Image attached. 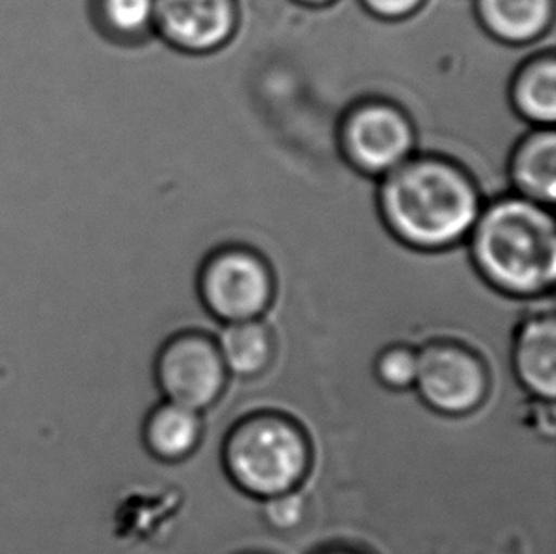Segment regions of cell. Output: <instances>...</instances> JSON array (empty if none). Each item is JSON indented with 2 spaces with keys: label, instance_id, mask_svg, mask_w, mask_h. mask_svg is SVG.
I'll return each instance as SVG.
<instances>
[{
  "label": "cell",
  "instance_id": "15",
  "mask_svg": "<svg viewBox=\"0 0 556 554\" xmlns=\"http://www.w3.org/2000/svg\"><path fill=\"white\" fill-rule=\"evenodd\" d=\"M99 29L116 42L134 45L154 30V0H96Z\"/></svg>",
  "mask_w": 556,
  "mask_h": 554
},
{
  "label": "cell",
  "instance_id": "5",
  "mask_svg": "<svg viewBox=\"0 0 556 554\" xmlns=\"http://www.w3.org/2000/svg\"><path fill=\"white\" fill-rule=\"evenodd\" d=\"M342 149L359 172L383 177L413 156L416 136L408 116L386 101H365L344 116Z\"/></svg>",
  "mask_w": 556,
  "mask_h": 554
},
{
  "label": "cell",
  "instance_id": "1",
  "mask_svg": "<svg viewBox=\"0 0 556 554\" xmlns=\"http://www.w3.org/2000/svg\"><path fill=\"white\" fill-rule=\"evenodd\" d=\"M378 203L391 234L421 251L467 240L482 211L481 192L469 173L441 156H410L383 175Z\"/></svg>",
  "mask_w": 556,
  "mask_h": 554
},
{
  "label": "cell",
  "instance_id": "14",
  "mask_svg": "<svg viewBox=\"0 0 556 554\" xmlns=\"http://www.w3.org/2000/svg\"><path fill=\"white\" fill-rule=\"evenodd\" d=\"M217 348L226 373L241 378L261 375L268 367L274 352L270 330L256 319L228 323L220 332Z\"/></svg>",
  "mask_w": 556,
  "mask_h": 554
},
{
  "label": "cell",
  "instance_id": "12",
  "mask_svg": "<svg viewBox=\"0 0 556 554\" xmlns=\"http://www.w3.org/2000/svg\"><path fill=\"white\" fill-rule=\"evenodd\" d=\"M200 433L202 421L198 413L172 401L154 406L143 424L147 452L162 462H179L187 457L200 441Z\"/></svg>",
  "mask_w": 556,
  "mask_h": 554
},
{
  "label": "cell",
  "instance_id": "2",
  "mask_svg": "<svg viewBox=\"0 0 556 554\" xmlns=\"http://www.w3.org/2000/svg\"><path fill=\"white\" fill-rule=\"evenodd\" d=\"M471 256L497 291L538 297L556 276V225L551 207L507 196L482 207L471 236Z\"/></svg>",
  "mask_w": 556,
  "mask_h": 554
},
{
  "label": "cell",
  "instance_id": "16",
  "mask_svg": "<svg viewBox=\"0 0 556 554\" xmlns=\"http://www.w3.org/2000/svg\"><path fill=\"white\" fill-rule=\"evenodd\" d=\"M418 353L405 345L390 348L376 361V375L391 390H408L416 382Z\"/></svg>",
  "mask_w": 556,
  "mask_h": 554
},
{
  "label": "cell",
  "instance_id": "3",
  "mask_svg": "<svg viewBox=\"0 0 556 554\" xmlns=\"http://www.w3.org/2000/svg\"><path fill=\"white\" fill-rule=\"evenodd\" d=\"M225 465L243 492L268 500L296 490L304 479L308 441L291 419L258 414L240 421L228 435Z\"/></svg>",
  "mask_w": 556,
  "mask_h": 554
},
{
  "label": "cell",
  "instance_id": "19",
  "mask_svg": "<svg viewBox=\"0 0 556 554\" xmlns=\"http://www.w3.org/2000/svg\"><path fill=\"white\" fill-rule=\"evenodd\" d=\"M296 2L306 4V7H327V4H332L334 0H296Z\"/></svg>",
  "mask_w": 556,
  "mask_h": 554
},
{
  "label": "cell",
  "instance_id": "9",
  "mask_svg": "<svg viewBox=\"0 0 556 554\" xmlns=\"http://www.w3.org/2000/svg\"><path fill=\"white\" fill-rule=\"evenodd\" d=\"M513 365L527 391L553 403L556 393V323L553 314L534 315L520 327L513 348Z\"/></svg>",
  "mask_w": 556,
  "mask_h": 554
},
{
  "label": "cell",
  "instance_id": "20",
  "mask_svg": "<svg viewBox=\"0 0 556 554\" xmlns=\"http://www.w3.org/2000/svg\"><path fill=\"white\" fill-rule=\"evenodd\" d=\"M325 554H357V553H354V551H331V553H325Z\"/></svg>",
  "mask_w": 556,
  "mask_h": 554
},
{
  "label": "cell",
  "instance_id": "18",
  "mask_svg": "<svg viewBox=\"0 0 556 554\" xmlns=\"http://www.w3.org/2000/svg\"><path fill=\"white\" fill-rule=\"evenodd\" d=\"M362 4L380 20L397 22L416 14L426 0H362Z\"/></svg>",
  "mask_w": 556,
  "mask_h": 554
},
{
  "label": "cell",
  "instance_id": "10",
  "mask_svg": "<svg viewBox=\"0 0 556 554\" xmlns=\"http://www.w3.org/2000/svg\"><path fill=\"white\" fill-rule=\"evenodd\" d=\"M477 14L490 37L525 46L542 38L555 20V0H477Z\"/></svg>",
  "mask_w": 556,
  "mask_h": 554
},
{
  "label": "cell",
  "instance_id": "7",
  "mask_svg": "<svg viewBox=\"0 0 556 554\" xmlns=\"http://www.w3.org/2000/svg\"><path fill=\"white\" fill-rule=\"evenodd\" d=\"M226 375L217 344L200 335L172 338L156 361V382L166 401L195 413L217 401L225 390Z\"/></svg>",
  "mask_w": 556,
  "mask_h": 554
},
{
  "label": "cell",
  "instance_id": "11",
  "mask_svg": "<svg viewBox=\"0 0 556 554\" xmlns=\"http://www.w3.org/2000/svg\"><path fill=\"white\" fill-rule=\"evenodd\" d=\"M511 180L517 196L553 207L556 196L555 129H534L519 142L513 152Z\"/></svg>",
  "mask_w": 556,
  "mask_h": 554
},
{
  "label": "cell",
  "instance_id": "4",
  "mask_svg": "<svg viewBox=\"0 0 556 554\" xmlns=\"http://www.w3.org/2000/svg\"><path fill=\"white\" fill-rule=\"evenodd\" d=\"M200 292L211 314L226 323L251 322L266 312L274 297V277L263 256L230 248L211 256Z\"/></svg>",
  "mask_w": 556,
  "mask_h": 554
},
{
  "label": "cell",
  "instance_id": "17",
  "mask_svg": "<svg viewBox=\"0 0 556 554\" xmlns=\"http://www.w3.org/2000/svg\"><path fill=\"white\" fill-rule=\"evenodd\" d=\"M308 511L306 498L299 494L296 490L286 492V494L274 495L266 500L264 507V518L266 522L276 528V530H294L304 522Z\"/></svg>",
  "mask_w": 556,
  "mask_h": 554
},
{
  "label": "cell",
  "instance_id": "6",
  "mask_svg": "<svg viewBox=\"0 0 556 554\" xmlns=\"http://www.w3.org/2000/svg\"><path fill=\"white\" fill-rule=\"evenodd\" d=\"M416 390L426 405L448 416L473 413L489 391V375L471 350L435 342L418 353Z\"/></svg>",
  "mask_w": 556,
  "mask_h": 554
},
{
  "label": "cell",
  "instance_id": "8",
  "mask_svg": "<svg viewBox=\"0 0 556 554\" xmlns=\"http://www.w3.org/2000/svg\"><path fill=\"white\" fill-rule=\"evenodd\" d=\"M236 29V0H154V30L181 52H217Z\"/></svg>",
  "mask_w": 556,
  "mask_h": 554
},
{
  "label": "cell",
  "instance_id": "13",
  "mask_svg": "<svg viewBox=\"0 0 556 554\" xmlns=\"http://www.w3.org/2000/svg\"><path fill=\"white\" fill-rule=\"evenodd\" d=\"M515 111L540 128H553L556 121V61L543 53L520 68L511 86Z\"/></svg>",
  "mask_w": 556,
  "mask_h": 554
}]
</instances>
